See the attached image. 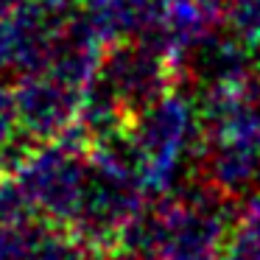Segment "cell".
<instances>
[{"label":"cell","instance_id":"6da1fadb","mask_svg":"<svg viewBox=\"0 0 260 260\" xmlns=\"http://www.w3.org/2000/svg\"><path fill=\"white\" fill-rule=\"evenodd\" d=\"M202 115L185 98L165 92L143 109L129 148L137 159L143 185L148 193H174L185 157L202 151Z\"/></svg>","mask_w":260,"mask_h":260},{"label":"cell","instance_id":"7a4b0ae2","mask_svg":"<svg viewBox=\"0 0 260 260\" xmlns=\"http://www.w3.org/2000/svg\"><path fill=\"white\" fill-rule=\"evenodd\" d=\"M84 174L87 165L79 159V154L68 146H59L23 159L17 185L28 196L37 215L62 226L73 224L76 218Z\"/></svg>","mask_w":260,"mask_h":260},{"label":"cell","instance_id":"3957f363","mask_svg":"<svg viewBox=\"0 0 260 260\" xmlns=\"http://www.w3.org/2000/svg\"><path fill=\"white\" fill-rule=\"evenodd\" d=\"M76 107L62 87H28L17 101V118L34 137H53L70 123Z\"/></svg>","mask_w":260,"mask_h":260},{"label":"cell","instance_id":"277c9868","mask_svg":"<svg viewBox=\"0 0 260 260\" xmlns=\"http://www.w3.org/2000/svg\"><path fill=\"white\" fill-rule=\"evenodd\" d=\"M221 260H260V190L238 199Z\"/></svg>","mask_w":260,"mask_h":260},{"label":"cell","instance_id":"5b68a950","mask_svg":"<svg viewBox=\"0 0 260 260\" xmlns=\"http://www.w3.org/2000/svg\"><path fill=\"white\" fill-rule=\"evenodd\" d=\"M31 260H115V252L87 241L73 230L51 226L48 235L40 241L37 252L31 254Z\"/></svg>","mask_w":260,"mask_h":260},{"label":"cell","instance_id":"8992f818","mask_svg":"<svg viewBox=\"0 0 260 260\" xmlns=\"http://www.w3.org/2000/svg\"><path fill=\"white\" fill-rule=\"evenodd\" d=\"M48 230L51 226L40 224L37 218L20 224H0V260H31Z\"/></svg>","mask_w":260,"mask_h":260},{"label":"cell","instance_id":"52a82bcc","mask_svg":"<svg viewBox=\"0 0 260 260\" xmlns=\"http://www.w3.org/2000/svg\"><path fill=\"white\" fill-rule=\"evenodd\" d=\"M226 23H230L232 34L254 56H260V0H230Z\"/></svg>","mask_w":260,"mask_h":260},{"label":"cell","instance_id":"ba28073f","mask_svg":"<svg viewBox=\"0 0 260 260\" xmlns=\"http://www.w3.org/2000/svg\"><path fill=\"white\" fill-rule=\"evenodd\" d=\"M14 120H17V107H12V101L0 92V157H6L9 140H12V132H14Z\"/></svg>","mask_w":260,"mask_h":260},{"label":"cell","instance_id":"9c48e42d","mask_svg":"<svg viewBox=\"0 0 260 260\" xmlns=\"http://www.w3.org/2000/svg\"><path fill=\"white\" fill-rule=\"evenodd\" d=\"M176 260H221V252H207V254H190V257H176Z\"/></svg>","mask_w":260,"mask_h":260},{"label":"cell","instance_id":"30bf717a","mask_svg":"<svg viewBox=\"0 0 260 260\" xmlns=\"http://www.w3.org/2000/svg\"><path fill=\"white\" fill-rule=\"evenodd\" d=\"M254 76H257V92H260V56H254Z\"/></svg>","mask_w":260,"mask_h":260}]
</instances>
